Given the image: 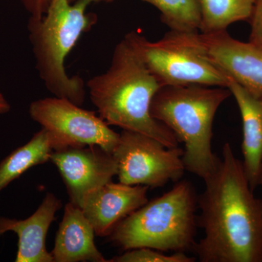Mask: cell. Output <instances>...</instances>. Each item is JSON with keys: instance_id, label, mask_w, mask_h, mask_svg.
I'll use <instances>...</instances> for the list:
<instances>
[{"instance_id": "obj_22", "label": "cell", "mask_w": 262, "mask_h": 262, "mask_svg": "<svg viewBox=\"0 0 262 262\" xmlns=\"http://www.w3.org/2000/svg\"><path fill=\"white\" fill-rule=\"evenodd\" d=\"M70 3H75V2L77 1V0H70ZM99 1H103V0H95V2H99Z\"/></svg>"}, {"instance_id": "obj_17", "label": "cell", "mask_w": 262, "mask_h": 262, "mask_svg": "<svg viewBox=\"0 0 262 262\" xmlns=\"http://www.w3.org/2000/svg\"><path fill=\"white\" fill-rule=\"evenodd\" d=\"M113 1V0H107ZM158 9L161 20L170 30L198 32L201 13L196 0H142Z\"/></svg>"}, {"instance_id": "obj_14", "label": "cell", "mask_w": 262, "mask_h": 262, "mask_svg": "<svg viewBox=\"0 0 262 262\" xmlns=\"http://www.w3.org/2000/svg\"><path fill=\"white\" fill-rule=\"evenodd\" d=\"M95 230L80 207L69 202L51 253L53 262H107L94 242Z\"/></svg>"}, {"instance_id": "obj_18", "label": "cell", "mask_w": 262, "mask_h": 262, "mask_svg": "<svg viewBox=\"0 0 262 262\" xmlns=\"http://www.w3.org/2000/svg\"><path fill=\"white\" fill-rule=\"evenodd\" d=\"M196 258L185 254V252H175L165 254L163 251L150 248H137L127 250L123 254L115 256L110 262H194Z\"/></svg>"}, {"instance_id": "obj_3", "label": "cell", "mask_w": 262, "mask_h": 262, "mask_svg": "<svg viewBox=\"0 0 262 262\" xmlns=\"http://www.w3.org/2000/svg\"><path fill=\"white\" fill-rule=\"evenodd\" d=\"M231 96L228 88L189 84L163 86L151 100V116L184 144L186 170L203 181L220 160L212 150L213 123L219 108Z\"/></svg>"}, {"instance_id": "obj_16", "label": "cell", "mask_w": 262, "mask_h": 262, "mask_svg": "<svg viewBox=\"0 0 262 262\" xmlns=\"http://www.w3.org/2000/svg\"><path fill=\"white\" fill-rule=\"evenodd\" d=\"M201 13L200 31L209 34L227 31L231 24L249 20L255 0H196Z\"/></svg>"}, {"instance_id": "obj_13", "label": "cell", "mask_w": 262, "mask_h": 262, "mask_svg": "<svg viewBox=\"0 0 262 262\" xmlns=\"http://www.w3.org/2000/svg\"><path fill=\"white\" fill-rule=\"evenodd\" d=\"M243 122V168L251 189L262 185V97H258L228 77Z\"/></svg>"}, {"instance_id": "obj_11", "label": "cell", "mask_w": 262, "mask_h": 262, "mask_svg": "<svg viewBox=\"0 0 262 262\" xmlns=\"http://www.w3.org/2000/svg\"><path fill=\"white\" fill-rule=\"evenodd\" d=\"M149 189L112 181L88 194L80 208L96 235L108 237L119 222L149 201Z\"/></svg>"}, {"instance_id": "obj_21", "label": "cell", "mask_w": 262, "mask_h": 262, "mask_svg": "<svg viewBox=\"0 0 262 262\" xmlns=\"http://www.w3.org/2000/svg\"><path fill=\"white\" fill-rule=\"evenodd\" d=\"M10 103L7 101L6 98L0 93V115H5L10 111Z\"/></svg>"}, {"instance_id": "obj_7", "label": "cell", "mask_w": 262, "mask_h": 262, "mask_svg": "<svg viewBox=\"0 0 262 262\" xmlns=\"http://www.w3.org/2000/svg\"><path fill=\"white\" fill-rule=\"evenodd\" d=\"M29 113L47 131L53 151L98 146L113 153L120 139V134L101 117L66 98L55 96L33 101Z\"/></svg>"}, {"instance_id": "obj_15", "label": "cell", "mask_w": 262, "mask_h": 262, "mask_svg": "<svg viewBox=\"0 0 262 262\" xmlns=\"http://www.w3.org/2000/svg\"><path fill=\"white\" fill-rule=\"evenodd\" d=\"M53 149L47 131L41 128L24 145L16 148L0 163V192L29 169L47 163Z\"/></svg>"}, {"instance_id": "obj_20", "label": "cell", "mask_w": 262, "mask_h": 262, "mask_svg": "<svg viewBox=\"0 0 262 262\" xmlns=\"http://www.w3.org/2000/svg\"><path fill=\"white\" fill-rule=\"evenodd\" d=\"M31 13L30 20H40L46 15L51 0H21Z\"/></svg>"}, {"instance_id": "obj_2", "label": "cell", "mask_w": 262, "mask_h": 262, "mask_svg": "<svg viewBox=\"0 0 262 262\" xmlns=\"http://www.w3.org/2000/svg\"><path fill=\"white\" fill-rule=\"evenodd\" d=\"M90 98L108 125L140 133L177 147L173 132L150 113L151 100L161 88L148 70L130 34L117 45L110 68L88 82Z\"/></svg>"}, {"instance_id": "obj_5", "label": "cell", "mask_w": 262, "mask_h": 262, "mask_svg": "<svg viewBox=\"0 0 262 262\" xmlns=\"http://www.w3.org/2000/svg\"><path fill=\"white\" fill-rule=\"evenodd\" d=\"M95 0H51L42 19L29 20V29L36 67L48 91L82 106L85 97L83 80L70 77L65 70L67 56L84 32L96 24V15L86 13Z\"/></svg>"}, {"instance_id": "obj_9", "label": "cell", "mask_w": 262, "mask_h": 262, "mask_svg": "<svg viewBox=\"0 0 262 262\" xmlns=\"http://www.w3.org/2000/svg\"><path fill=\"white\" fill-rule=\"evenodd\" d=\"M50 160L61 174L70 202L80 208L88 194L112 182L117 176L113 154L98 146L53 151Z\"/></svg>"}, {"instance_id": "obj_6", "label": "cell", "mask_w": 262, "mask_h": 262, "mask_svg": "<svg viewBox=\"0 0 262 262\" xmlns=\"http://www.w3.org/2000/svg\"><path fill=\"white\" fill-rule=\"evenodd\" d=\"M148 70L160 86L227 88V77L210 59L198 32L170 30L157 42L129 33Z\"/></svg>"}, {"instance_id": "obj_1", "label": "cell", "mask_w": 262, "mask_h": 262, "mask_svg": "<svg viewBox=\"0 0 262 262\" xmlns=\"http://www.w3.org/2000/svg\"><path fill=\"white\" fill-rule=\"evenodd\" d=\"M198 196L204 236L192 250L201 262H262V201L253 195L242 161L226 143Z\"/></svg>"}, {"instance_id": "obj_12", "label": "cell", "mask_w": 262, "mask_h": 262, "mask_svg": "<svg viewBox=\"0 0 262 262\" xmlns=\"http://www.w3.org/2000/svg\"><path fill=\"white\" fill-rule=\"evenodd\" d=\"M61 201L48 192L37 211L25 220L0 217V237L12 232L18 237L16 262H53L46 248L48 229L61 209Z\"/></svg>"}, {"instance_id": "obj_23", "label": "cell", "mask_w": 262, "mask_h": 262, "mask_svg": "<svg viewBox=\"0 0 262 262\" xmlns=\"http://www.w3.org/2000/svg\"></svg>"}, {"instance_id": "obj_10", "label": "cell", "mask_w": 262, "mask_h": 262, "mask_svg": "<svg viewBox=\"0 0 262 262\" xmlns=\"http://www.w3.org/2000/svg\"><path fill=\"white\" fill-rule=\"evenodd\" d=\"M207 54L227 77L251 94L262 97V48L234 39L227 31L203 34Z\"/></svg>"}, {"instance_id": "obj_8", "label": "cell", "mask_w": 262, "mask_h": 262, "mask_svg": "<svg viewBox=\"0 0 262 262\" xmlns=\"http://www.w3.org/2000/svg\"><path fill=\"white\" fill-rule=\"evenodd\" d=\"M119 182L127 185L162 187L180 181L185 171L180 147L169 148L154 138L122 130L113 151Z\"/></svg>"}, {"instance_id": "obj_4", "label": "cell", "mask_w": 262, "mask_h": 262, "mask_svg": "<svg viewBox=\"0 0 262 262\" xmlns=\"http://www.w3.org/2000/svg\"><path fill=\"white\" fill-rule=\"evenodd\" d=\"M198 207L192 184L179 181L170 191L119 222L108 239L125 251L150 248L163 252H186L196 244Z\"/></svg>"}, {"instance_id": "obj_19", "label": "cell", "mask_w": 262, "mask_h": 262, "mask_svg": "<svg viewBox=\"0 0 262 262\" xmlns=\"http://www.w3.org/2000/svg\"><path fill=\"white\" fill-rule=\"evenodd\" d=\"M249 42L262 48V0H255L251 18Z\"/></svg>"}]
</instances>
